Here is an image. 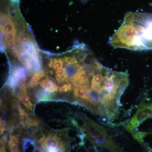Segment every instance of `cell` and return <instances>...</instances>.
I'll return each mask as SVG.
<instances>
[{"label":"cell","instance_id":"obj_1","mask_svg":"<svg viewBox=\"0 0 152 152\" xmlns=\"http://www.w3.org/2000/svg\"><path fill=\"white\" fill-rule=\"evenodd\" d=\"M114 48L152 50V14L129 12L119 28L109 39Z\"/></svg>","mask_w":152,"mask_h":152},{"label":"cell","instance_id":"obj_2","mask_svg":"<svg viewBox=\"0 0 152 152\" xmlns=\"http://www.w3.org/2000/svg\"><path fill=\"white\" fill-rule=\"evenodd\" d=\"M87 128L88 137L94 144L113 152H122L105 129L101 125L90 121Z\"/></svg>","mask_w":152,"mask_h":152},{"label":"cell","instance_id":"obj_3","mask_svg":"<svg viewBox=\"0 0 152 152\" xmlns=\"http://www.w3.org/2000/svg\"><path fill=\"white\" fill-rule=\"evenodd\" d=\"M151 117L152 102H146L145 101H142L134 116L126 126V130L132 134L136 132V129L143 122Z\"/></svg>","mask_w":152,"mask_h":152},{"label":"cell","instance_id":"obj_4","mask_svg":"<svg viewBox=\"0 0 152 152\" xmlns=\"http://www.w3.org/2000/svg\"><path fill=\"white\" fill-rule=\"evenodd\" d=\"M39 143L43 149H53L64 152L65 149L62 142L57 136L49 135L44 137L40 140Z\"/></svg>","mask_w":152,"mask_h":152},{"label":"cell","instance_id":"obj_5","mask_svg":"<svg viewBox=\"0 0 152 152\" xmlns=\"http://www.w3.org/2000/svg\"><path fill=\"white\" fill-rule=\"evenodd\" d=\"M40 85L45 89L46 92L53 93L58 90V87L51 80L49 79H45L40 83Z\"/></svg>","mask_w":152,"mask_h":152},{"label":"cell","instance_id":"obj_6","mask_svg":"<svg viewBox=\"0 0 152 152\" xmlns=\"http://www.w3.org/2000/svg\"><path fill=\"white\" fill-rule=\"evenodd\" d=\"M23 47L25 50V53L28 56L30 59L38 57L35 45L32 42H30L24 45Z\"/></svg>","mask_w":152,"mask_h":152},{"label":"cell","instance_id":"obj_7","mask_svg":"<svg viewBox=\"0 0 152 152\" xmlns=\"http://www.w3.org/2000/svg\"><path fill=\"white\" fill-rule=\"evenodd\" d=\"M18 109L21 123L24 126L28 127L29 122L30 119L29 118L27 114L21 108L20 105L19 106Z\"/></svg>","mask_w":152,"mask_h":152},{"label":"cell","instance_id":"obj_8","mask_svg":"<svg viewBox=\"0 0 152 152\" xmlns=\"http://www.w3.org/2000/svg\"><path fill=\"white\" fill-rule=\"evenodd\" d=\"M44 76H45V73L43 71H40V72H38L34 74L30 80L29 83V86L34 87L36 85H37L39 80Z\"/></svg>","mask_w":152,"mask_h":152},{"label":"cell","instance_id":"obj_9","mask_svg":"<svg viewBox=\"0 0 152 152\" xmlns=\"http://www.w3.org/2000/svg\"><path fill=\"white\" fill-rule=\"evenodd\" d=\"M26 69L24 68L20 67L16 69L13 72L12 75L19 81L24 78L26 77Z\"/></svg>","mask_w":152,"mask_h":152},{"label":"cell","instance_id":"obj_10","mask_svg":"<svg viewBox=\"0 0 152 152\" xmlns=\"http://www.w3.org/2000/svg\"><path fill=\"white\" fill-rule=\"evenodd\" d=\"M22 103L27 108L32 110L33 104L31 102V100L29 96L26 94L24 95L22 97Z\"/></svg>","mask_w":152,"mask_h":152},{"label":"cell","instance_id":"obj_11","mask_svg":"<svg viewBox=\"0 0 152 152\" xmlns=\"http://www.w3.org/2000/svg\"><path fill=\"white\" fill-rule=\"evenodd\" d=\"M3 31L4 33H9L13 31L15 33V28L14 27L12 23V22L11 20L8 23L5 25L2 28Z\"/></svg>","mask_w":152,"mask_h":152},{"label":"cell","instance_id":"obj_12","mask_svg":"<svg viewBox=\"0 0 152 152\" xmlns=\"http://www.w3.org/2000/svg\"><path fill=\"white\" fill-rule=\"evenodd\" d=\"M19 81L17 80L13 76L11 75L9 78L8 84L11 88H15L18 83Z\"/></svg>","mask_w":152,"mask_h":152},{"label":"cell","instance_id":"obj_13","mask_svg":"<svg viewBox=\"0 0 152 152\" xmlns=\"http://www.w3.org/2000/svg\"><path fill=\"white\" fill-rule=\"evenodd\" d=\"M20 141L18 138L15 136H11L9 142V146L17 145L20 144Z\"/></svg>","mask_w":152,"mask_h":152},{"label":"cell","instance_id":"obj_14","mask_svg":"<svg viewBox=\"0 0 152 152\" xmlns=\"http://www.w3.org/2000/svg\"><path fill=\"white\" fill-rule=\"evenodd\" d=\"M29 37L27 34L25 32L20 33L19 34V39L23 43H26L29 40Z\"/></svg>","mask_w":152,"mask_h":152},{"label":"cell","instance_id":"obj_15","mask_svg":"<svg viewBox=\"0 0 152 152\" xmlns=\"http://www.w3.org/2000/svg\"><path fill=\"white\" fill-rule=\"evenodd\" d=\"M72 89V86L70 84L67 83L64 85L62 87L59 88V91L61 92H67L70 91Z\"/></svg>","mask_w":152,"mask_h":152},{"label":"cell","instance_id":"obj_16","mask_svg":"<svg viewBox=\"0 0 152 152\" xmlns=\"http://www.w3.org/2000/svg\"><path fill=\"white\" fill-rule=\"evenodd\" d=\"M63 63L62 61L56 59V61H54V63L53 64V67L55 69H59L62 67Z\"/></svg>","mask_w":152,"mask_h":152},{"label":"cell","instance_id":"obj_17","mask_svg":"<svg viewBox=\"0 0 152 152\" xmlns=\"http://www.w3.org/2000/svg\"><path fill=\"white\" fill-rule=\"evenodd\" d=\"M6 40L11 41L15 40V33H9L6 34L5 37Z\"/></svg>","mask_w":152,"mask_h":152},{"label":"cell","instance_id":"obj_18","mask_svg":"<svg viewBox=\"0 0 152 152\" xmlns=\"http://www.w3.org/2000/svg\"><path fill=\"white\" fill-rule=\"evenodd\" d=\"M39 124V121L34 119H30L29 122L28 127L37 126Z\"/></svg>","mask_w":152,"mask_h":152},{"label":"cell","instance_id":"obj_19","mask_svg":"<svg viewBox=\"0 0 152 152\" xmlns=\"http://www.w3.org/2000/svg\"><path fill=\"white\" fill-rule=\"evenodd\" d=\"M10 148L11 152H21L18 146L11 145L10 146Z\"/></svg>","mask_w":152,"mask_h":152},{"label":"cell","instance_id":"obj_20","mask_svg":"<svg viewBox=\"0 0 152 152\" xmlns=\"http://www.w3.org/2000/svg\"><path fill=\"white\" fill-rule=\"evenodd\" d=\"M7 46L8 48L10 49H12L13 48L15 44V41H7Z\"/></svg>","mask_w":152,"mask_h":152},{"label":"cell","instance_id":"obj_21","mask_svg":"<svg viewBox=\"0 0 152 152\" xmlns=\"http://www.w3.org/2000/svg\"><path fill=\"white\" fill-rule=\"evenodd\" d=\"M5 130V125L3 123V121L1 119V134H2Z\"/></svg>","mask_w":152,"mask_h":152},{"label":"cell","instance_id":"obj_22","mask_svg":"<svg viewBox=\"0 0 152 152\" xmlns=\"http://www.w3.org/2000/svg\"><path fill=\"white\" fill-rule=\"evenodd\" d=\"M1 152H6L5 149H1Z\"/></svg>","mask_w":152,"mask_h":152},{"label":"cell","instance_id":"obj_23","mask_svg":"<svg viewBox=\"0 0 152 152\" xmlns=\"http://www.w3.org/2000/svg\"><path fill=\"white\" fill-rule=\"evenodd\" d=\"M81 1L83 2H86V1H88V0H81Z\"/></svg>","mask_w":152,"mask_h":152}]
</instances>
